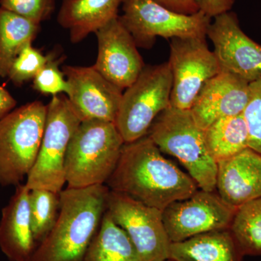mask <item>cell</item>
I'll use <instances>...</instances> for the list:
<instances>
[{
    "label": "cell",
    "instance_id": "24",
    "mask_svg": "<svg viewBox=\"0 0 261 261\" xmlns=\"http://www.w3.org/2000/svg\"><path fill=\"white\" fill-rule=\"evenodd\" d=\"M29 200L33 235L39 245L56 224L61 208V196L45 189H33Z\"/></svg>",
    "mask_w": 261,
    "mask_h": 261
},
{
    "label": "cell",
    "instance_id": "1",
    "mask_svg": "<svg viewBox=\"0 0 261 261\" xmlns=\"http://www.w3.org/2000/svg\"><path fill=\"white\" fill-rule=\"evenodd\" d=\"M106 185L111 191L161 211L188 198L199 188L190 175L163 156L148 135L124 144Z\"/></svg>",
    "mask_w": 261,
    "mask_h": 261
},
{
    "label": "cell",
    "instance_id": "6",
    "mask_svg": "<svg viewBox=\"0 0 261 261\" xmlns=\"http://www.w3.org/2000/svg\"><path fill=\"white\" fill-rule=\"evenodd\" d=\"M172 84L168 62L145 66L123 92L115 123L125 143L147 135L156 118L171 106Z\"/></svg>",
    "mask_w": 261,
    "mask_h": 261
},
{
    "label": "cell",
    "instance_id": "32",
    "mask_svg": "<svg viewBox=\"0 0 261 261\" xmlns=\"http://www.w3.org/2000/svg\"><path fill=\"white\" fill-rule=\"evenodd\" d=\"M163 261H173V260H171V259L168 258V259H166V260H163Z\"/></svg>",
    "mask_w": 261,
    "mask_h": 261
},
{
    "label": "cell",
    "instance_id": "8",
    "mask_svg": "<svg viewBox=\"0 0 261 261\" xmlns=\"http://www.w3.org/2000/svg\"><path fill=\"white\" fill-rule=\"evenodd\" d=\"M120 20L135 39L137 47L149 49L156 37L203 38L211 18L198 11L195 14L177 13L157 0H123Z\"/></svg>",
    "mask_w": 261,
    "mask_h": 261
},
{
    "label": "cell",
    "instance_id": "5",
    "mask_svg": "<svg viewBox=\"0 0 261 261\" xmlns=\"http://www.w3.org/2000/svg\"><path fill=\"white\" fill-rule=\"evenodd\" d=\"M47 105L27 103L0 119V185L17 186L27 178L42 142Z\"/></svg>",
    "mask_w": 261,
    "mask_h": 261
},
{
    "label": "cell",
    "instance_id": "30",
    "mask_svg": "<svg viewBox=\"0 0 261 261\" xmlns=\"http://www.w3.org/2000/svg\"><path fill=\"white\" fill-rule=\"evenodd\" d=\"M159 3L168 9L182 13L192 15L199 11L195 0H157Z\"/></svg>",
    "mask_w": 261,
    "mask_h": 261
},
{
    "label": "cell",
    "instance_id": "26",
    "mask_svg": "<svg viewBox=\"0 0 261 261\" xmlns=\"http://www.w3.org/2000/svg\"><path fill=\"white\" fill-rule=\"evenodd\" d=\"M60 63L53 54L48 55L47 63L33 80L35 90L53 96L68 94L69 87L63 70H60Z\"/></svg>",
    "mask_w": 261,
    "mask_h": 261
},
{
    "label": "cell",
    "instance_id": "28",
    "mask_svg": "<svg viewBox=\"0 0 261 261\" xmlns=\"http://www.w3.org/2000/svg\"><path fill=\"white\" fill-rule=\"evenodd\" d=\"M1 8L39 24L54 12L56 0H0Z\"/></svg>",
    "mask_w": 261,
    "mask_h": 261
},
{
    "label": "cell",
    "instance_id": "10",
    "mask_svg": "<svg viewBox=\"0 0 261 261\" xmlns=\"http://www.w3.org/2000/svg\"><path fill=\"white\" fill-rule=\"evenodd\" d=\"M168 63L173 80L171 106L181 110H190L204 84L221 71L205 37L171 39Z\"/></svg>",
    "mask_w": 261,
    "mask_h": 261
},
{
    "label": "cell",
    "instance_id": "7",
    "mask_svg": "<svg viewBox=\"0 0 261 261\" xmlns=\"http://www.w3.org/2000/svg\"><path fill=\"white\" fill-rule=\"evenodd\" d=\"M82 123L66 94L53 96L37 161L27 178L29 190L45 189L60 193L65 181V162L72 137Z\"/></svg>",
    "mask_w": 261,
    "mask_h": 261
},
{
    "label": "cell",
    "instance_id": "15",
    "mask_svg": "<svg viewBox=\"0 0 261 261\" xmlns=\"http://www.w3.org/2000/svg\"><path fill=\"white\" fill-rule=\"evenodd\" d=\"M250 96V83L220 71L204 84L190 111L197 126L205 130L221 118L243 114Z\"/></svg>",
    "mask_w": 261,
    "mask_h": 261
},
{
    "label": "cell",
    "instance_id": "4",
    "mask_svg": "<svg viewBox=\"0 0 261 261\" xmlns=\"http://www.w3.org/2000/svg\"><path fill=\"white\" fill-rule=\"evenodd\" d=\"M147 135L161 152L176 158L200 190L216 191L217 162L206 145L205 132L190 110L170 106L156 118Z\"/></svg>",
    "mask_w": 261,
    "mask_h": 261
},
{
    "label": "cell",
    "instance_id": "9",
    "mask_svg": "<svg viewBox=\"0 0 261 261\" xmlns=\"http://www.w3.org/2000/svg\"><path fill=\"white\" fill-rule=\"evenodd\" d=\"M106 211L128 235L143 261L169 258L171 242L163 223L162 211L110 190Z\"/></svg>",
    "mask_w": 261,
    "mask_h": 261
},
{
    "label": "cell",
    "instance_id": "29",
    "mask_svg": "<svg viewBox=\"0 0 261 261\" xmlns=\"http://www.w3.org/2000/svg\"><path fill=\"white\" fill-rule=\"evenodd\" d=\"M195 2L199 11L212 18L229 12L235 0H195Z\"/></svg>",
    "mask_w": 261,
    "mask_h": 261
},
{
    "label": "cell",
    "instance_id": "19",
    "mask_svg": "<svg viewBox=\"0 0 261 261\" xmlns=\"http://www.w3.org/2000/svg\"><path fill=\"white\" fill-rule=\"evenodd\" d=\"M244 257L229 228L201 233L170 246L169 259L173 261H243Z\"/></svg>",
    "mask_w": 261,
    "mask_h": 261
},
{
    "label": "cell",
    "instance_id": "17",
    "mask_svg": "<svg viewBox=\"0 0 261 261\" xmlns=\"http://www.w3.org/2000/svg\"><path fill=\"white\" fill-rule=\"evenodd\" d=\"M30 190L17 185L14 195L2 210L0 249L10 261H30L37 247L30 215Z\"/></svg>",
    "mask_w": 261,
    "mask_h": 261
},
{
    "label": "cell",
    "instance_id": "18",
    "mask_svg": "<svg viewBox=\"0 0 261 261\" xmlns=\"http://www.w3.org/2000/svg\"><path fill=\"white\" fill-rule=\"evenodd\" d=\"M123 0H63L58 22L69 32L71 42L84 40L91 33L118 17Z\"/></svg>",
    "mask_w": 261,
    "mask_h": 261
},
{
    "label": "cell",
    "instance_id": "3",
    "mask_svg": "<svg viewBox=\"0 0 261 261\" xmlns=\"http://www.w3.org/2000/svg\"><path fill=\"white\" fill-rule=\"evenodd\" d=\"M125 142L116 123L82 121L72 137L65 157V181L69 188L106 185Z\"/></svg>",
    "mask_w": 261,
    "mask_h": 261
},
{
    "label": "cell",
    "instance_id": "2",
    "mask_svg": "<svg viewBox=\"0 0 261 261\" xmlns=\"http://www.w3.org/2000/svg\"><path fill=\"white\" fill-rule=\"evenodd\" d=\"M109 192L106 185L62 190L56 224L30 261H84L107 211Z\"/></svg>",
    "mask_w": 261,
    "mask_h": 261
},
{
    "label": "cell",
    "instance_id": "21",
    "mask_svg": "<svg viewBox=\"0 0 261 261\" xmlns=\"http://www.w3.org/2000/svg\"><path fill=\"white\" fill-rule=\"evenodd\" d=\"M204 132L207 149L216 162L249 147L248 129L243 114L221 118Z\"/></svg>",
    "mask_w": 261,
    "mask_h": 261
},
{
    "label": "cell",
    "instance_id": "23",
    "mask_svg": "<svg viewBox=\"0 0 261 261\" xmlns=\"http://www.w3.org/2000/svg\"><path fill=\"white\" fill-rule=\"evenodd\" d=\"M229 230L244 256L261 255V197L237 209Z\"/></svg>",
    "mask_w": 261,
    "mask_h": 261
},
{
    "label": "cell",
    "instance_id": "16",
    "mask_svg": "<svg viewBox=\"0 0 261 261\" xmlns=\"http://www.w3.org/2000/svg\"><path fill=\"white\" fill-rule=\"evenodd\" d=\"M216 191L236 208L261 197V154L247 147L217 162Z\"/></svg>",
    "mask_w": 261,
    "mask_h": 261
},
{
    "label": "cell",
    "instance_id": "25",
    "mask_svg": "<svg viewBox=\"0 0 261 261\" xmlns=\"http://www.w3.org/2000/svg\"><path fill=\"white\" fill-rule=\"evenodd\" d=\"M47 61V56L33 47L32 42L24 44L10 65L8 77L15 85L34 80Z\"/></svg>",
    "mask_w": 261,
    "mask_h": 261
},
{
    "label": "cell",
    "instance_id": "22",
    "mask_svg": "<svg viewBox=\"0 0 261 261\" xmlns=\"http://www.w3.org/2000/svg\"><path fill=\"white\" fill-rule=\"evenodd\" d=\"M39 27V24L0 8V78L8 76L15 57L24 44L35 39Z\"/></svg>",
    "mask_w": 261,
    "mask_h": 261
},
{
    "label": "cell",
    "instance_id": "11",
    "mask_svg": "<svg viewBox=\"0 0 261 261\" xmlns=\"http://www.w3.org/2000/svg\"><path fill=\"white\" fill-rule=\"evenodd\" d=\"M237 209L216 191L197 190L188 198L168 205L162 211L163 221L170 241L178 243L201 233L228 229Z\"/></svg>",
    "mask_w": 261,
    "mask_h": 261
},
{
    "label": "cell",
    "instance_id": "27",
    "mask_svg": "<svg viewBox=\"0 0 261 261\" xmlns=\"http://www.w3.org/2000/svg\"><path fill=\"white\" fill-rule=\"evenodd\" d=\"M243 116L248 129V147L261 154V80L250 83V100Z\"/></svg>",
    "mask_w": 261,
    "mask_h": 261
},
{
    "label": "cell",
    "instance_id": "13",
    "mask_svg": "<svg viewBox=\"0 0 261 261\" xmlns=\"http://www.w3.org/2000/svg\"><path fill=\"white\" fill-rule=\"evenodd\" d=\"M69 90L68 100L81 121H116L122 89L90 67L65 65L63 68Z\"/></svg>",
    "mask_w": 261,
    "mask_h": 261
},
{
    "label": "cell",
    "instance_id": "20",
    "mask_svg": "<svg viewBox=\"0 0 261 261\" xmlns=\"http://www.w3.org/2000/svg\"><path fill=\"white\" fill-rule=\"evenodd\" d=\"M84 261H143L126 233L107 211Z\"/></svg>",
    "mask_w": 261,
    "mask_h": 261
},
{
    "label": "cell",
    "instance_id": "31",
    "mask_svg": "<svg viewBox=\"0 0 261 261\" xmlns=\"http://www.w3.org/2000/svg\"><path fill=\"white\" fill-rule=\"evenodd\" d=\"M17 102L10 92L0 86V119L13 111Z\"/></svg>",
    "mask_w": 261,
    "mask_h": 261
},
{
    "label": "cell",
    "instance_id": "14",
    "mask_svg": "<svg viewBox=\"0 0 261 261\" xmlns=\"http://www.w3.org/2000/svg\"><path fill=\"white\" fill-rule=\"evenodd\" d=\"M95 34L98 53L94 68L122 90L128 88L145 67L132 34L119 16Z\"/></svg>",
    "mask_w": 261,
    "mask_h": 261
},
{
    "label": "cell",
    "instance_id": "12",
    "mask_svg": "<svg viewBox=\"0 0 261 261\" xmlns=\"http://www.w3.org/2000/svg\"><path fill=\"white\" fill-rule=\"evenodd\" d=\"M207 36L214 44L221 71L249 83L261 80V45L244 33L235 13L229 11L215 17Z\"/></svg>",
    "mask_w": 261,
    "mask_h": 261
}]
</instances>
